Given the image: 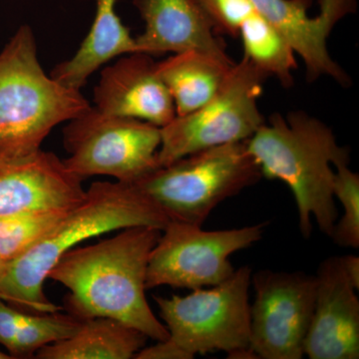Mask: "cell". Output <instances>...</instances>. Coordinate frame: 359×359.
Instances as JSON below:
<instances>
[{
	"mask_svg": "<svg viewBox=\"0 0 359 359\" xmlns=\"http://www.w3.org/2000/svg\"><path fill=\"white\" fill-rule=\"evenodd\" d=\"M313 318L304 339L311 359L359 358V301L340 257L321 262Z\"/></svg>",
	"mask_w": 359,
	"mask_h": 359,
	"instance_id": "4fadbf2b",
	"label": "cell"
},
{
	"mask_svg": "<svg viewBox=\"0 0 359 359\" xmlns=\"http://www.w3.org/2000/svg\"><path fill=\"white\" fill-rule=\"evenodd\" d=\"M82 182L54 153L0 150V217L39 210L67 211L83 199Z\"/></svg>",
	"mask_w": 359,
	"mask_h": 359,
	"instance_id": "8fae6325",
	"label": "cell"
},
{
	"mask_svg": "<svg viewBox=\"0 0 359 359\" xmlns=\"http://www.w3.org/2000/svg\"><path fill=\"white\" fill-rule=\"evenodd\" d=\"M218 35L238 37L243 23L257 11L252 0H193Z\"/></svg>",
	"mask_w": 359,
	"mask_h": 359,
	"instance_id": "603a6c76",
	"label": "cell"
},
{
	"mask_svg": "<svg viewBox=\"0 0 359 359\" xmlns=\"http://www.w3.org/2000/svg\"><path fill=\"white\" fill-rule=\"evenodd\" d=\"M7 266V263L0 257V276H1L2 273H4V269H6Z\"/></svg>",
	"mask_w": 359,
	"mask_h": 359,
	"instance_id": "4316f807",
	"label": "cell"
},
{
	"mask_svg": "<svg viewBox=\"0 0 359 359\" xmlns=\"http://www.w3.org/2000/svg\"><path fill=\"white\" fill-rule=\"evenodd\" d=\"M263 178L247 140L200 151L132 184L170 221L203 226L219 204Z\"/></svg>",
	"mask_w": 359,
	"mask_h": 359,
	"instance_id": "5b68a950",
	"label": "cell"
},
{
	"mask_svg": "<svg viewBox=\"0 0 359 359\" xmlns=\"http://www.w3.org/2000/svg\"><path fill=\"white\" fill-rule=\"evenodd\" d=\"M117 0H96L93 25L75 55L54 68L51 77L68 88L80 90L111 59L137 52L135 39L116 13Z\"/></svg>",
	"mask_w": 359,
	"mask_h": 359,
	"instance_id": "2e32d148",
	"label": "cell"
},
{
	"mask_svg": "<svg viewBox=\"0 0 359 359\" xmlns=\"http://www.w3.org/2000/svg\"><path fill=\"white\" fill-rule=\"evenodd\" d=\"M21 311L0 297V344L11 354Z\"/></svg>",
	"mask_w": 359,
	"mask_h": 359,
	"instance_id": "cb8c5ba5",
	"label": "cell"
},
{
	"mask_svg": "<svg viewBox=\"0 0 359 359\" xmlns=\"http://www.w3.org/2000/svg\"><path fill=\"white\" fill-rule=\"evenodd\" d=\"M244 58L269 77H276L285 88L294 85L297 65L294 50L285 36L264 16L255 11L240 28Z\"/></svg>",
	"mask_w": 359,
	"mask_h": 359,
	"instance_id": "d6986e66",
	"label": "cell"
},
{
	"mask_svg": "<svg viewBox=\"0 0 359 359\" xmlns=\"http://www.w3.org/2000/svg\"><path fill=\"white\" fill-rule=\"evenodd\" d=\"M13 356L9 353H4V351H0V359H11Z\"/></svg>",
	"mask_w": 359,
	"mask_h": 359,
	"instance_id": "83f0119b",
	"label": "cell"
},
{
	"mask_svg": "<svg viewBox=\"0 0 359 359\" xmlns=\"http://www.w3.org/2000/svg\"><path fill=\"white\" fill-rule=\"evenodd\" d=\"M252 275L241 266L224 282L186 297H154L170 339L194 358L250 347Z\"/></svg>",
	"mask_w": 359,
	"mask_h": 359,
	"instance_id": "8992f818",
	"label": "cell"
},
{
	"mask_svg": "<svg viewBox=\"0 0 359 359\" xmlns=\"http://www.w3.org/2000/svg\"><path fill=\"white\" fill-rule=\"evenodd\" d=\"M233 66V61L191 50L156 63V70L173 99L176 116H184L211 101Z\"/></svg>",
	"mask_w": 359,
	"mask_h": 359,
	"instance_id": "e0dca14e",
	"label": "cell"
},
{
	"mask_svg": "<svg viewBox=\"0 0 359 359\" xmlns=\"http://www.w3.org/2000/svg\"><path fill=\"white\" fill-rule=\"evenodd\" d=\"M91 107L40 65L32 27L22 25L0 52V150L32 153L53 128Z\"/></svg>",
	"mask_w": 359,
	"mask_h": 359,
	"instance_id": "277c9868",
	"label": "cell"
},
{
	"mask_svg": "<svg viewBox=\"0 0 359 359\" xmlns=\"http://www.w3.org/2000/svg\"><path fill=\"white\" fill-rule=\"evenodd\" d=\"M349 158L334 163V196L344 214L335 222L330 238L342 248L359 247V176L348 167Z\"/></svg>",
	"mask_w": 359,
	"mask_h": 359,
	"instance_id": "7402d4cb",
	"label": "cell"
},
{
	"mask_svg": "<svg viewBox=\"0 0 359 359\" xmlns=\"http://www.w3.org/2000/svg\"><path fill=\"white\" fill-rule=\"evenodd\" d=\"M63 144L69 155L63 160L66 168L81 180L110 176L133 184L159 168L160 127L92 106L68 121Z\"/></svg>",
	"mask_w": 359,
	"mask_h": 359,
	"instance_id": "52a82bcc",
	"label": "cell"
},
{
	"mask_svg": "<svg viewBox=\"0 0 359 359\" xmlns=\"http://www.w3.org/2000/svg\"><path fill=\"white\" fill-rule=\"evenodd\" d=\"M133 4L146 25L135 39L137 52L158 56L195 50L233 61L224 40L193 0H133Z\"/></svg>",
	"mask_w": 359,
	"mask_h": 359,
	"instance_id": "9a60e30c",
	"label": "cell"
},
{
	"mask_svg": "<svg viewBox=\"0 0 359 359\" xmlns=\"http://www.w3.org/2000/svg\"><path fill=\"white\" fill-rule=\"evenodd\" d=\"M264 226L205 231L202 226L170 221L149 257L146 289L168 285L195 290L224 282L236 271L231 255L259 242Z\"/></svg>",
	"mask_w": 359,
	"mask_h": 359,
	"instance_id": "9c48e42d",
	"label": "cell"
},
{
	"mask_svg": "<svg viewBox=\"0 0 359 359\" xmlns=\"http://www.w3.org/2000/svg\"><path fill=\"white\" fill-rule=\"evenodd\" d=\"M268 75L243 58L216 96L190 114L161 128L158 165L168 166L207 149L248 140L264 125L257 100Z\"/></svg>",
	"mask_w": 359,
	"mask_h": 359,
	"instance_id": "ba28073f",
	"label": "cell"
},
{
	"mask_svg": "<svg viewBox=\"0 0 359 359\" xmlns=\"http://www.w3.org/2000/svg\"><path fill=\"white\" fill-rule=\"evenodd\" d=\"M161 231L154 226H130L97 244L66 252L47 280L69 290L65 299L68 313L80 320L112 318L149 339H169L146 297L149 257Z\"/></svg>",
	"mask_w": 359,
	"mask_h": 359,
	"instance_id": "6da1fadb",
	"label": "cell"
},
{
	"mask_svg": "<svg viewBox=\"0 0 359 359\" xmlns=\"http://www.w3.org/2000/svg\"><path fill=\"white\" fill-rule=\"evenodd\" d=\"M69 210H39L0 217V257L9 264L23 256L40 242Z\"/></svg>",
	"mask_w": 359,
	"mask_h": 359,
	"instance_id": "ffe728a7",
	"label": "cell"
},
{
	"mask_svg": "<svg viewBox=\"0 0 359 359\" xmlns=\"http://www.w3.org/2000/svg\"><path fill=\"white\" fill-rule=\"evenodd\" d=\"M152 56L134 52L101 72L94 90L95 108L105 114L166 126L176 117L174 101Z\"/></svg>",
	"mask_w": 359,
	"mask_h": 359,
	"instance_id": "5bb4252c",
	"label": "cell"
},
{
	"mask_svg": "<svg viewBox=\"0 0 359 359\" xmlns=\"http://www.w3.org/2000/svg\"><path fill=\"white\" fill-rule=\"evenodd\" d=\"M148 337L139 330L108 318L82 320L68 339L42 347L39 359H131L141 351Z\"/></svg>",
	"mask_w": 359,
	"mask_h": 359,
	"instance_id": "ac0fdd59",
	"label": "cell"
},
{
	"mask_svg": "<svg viewBox=\"0 0 359 359\" xmlns=\"http://www.w3.org/2000/svg\"><path fill=\"white\" fill-rule=\"evenodd\" d=\"M248 150L263 177L283 182L294 195L302 235L309 238L316 219L321 233L330 238L339 218L334 196L337 160L349 158L325 123L302 111L269 117L247 140Z\"/></svg>",
	"mask_w": 359,
	"mask_h": 359,
	"instance_id": "3957f363",
	"label": "cell"
},
{
	"mask_svg": "<svg viewBox=\"0 0 359 359\" xmlns=\"http://www.w3.org/2000/svg\"><path fill=\"white\" fill-rule=\"evenodd\" d=\"M169 217L132 184L94 182L47 235L23 256L7 264L0 276V297L21 311L47 313L61 308L44 294L49 271L68 250L85 241L130 226L163 230Z\"/></svg>",
	"mask_w": 359,
	"mask_h": 359,
	"instance_id": "7a4b0ae2",
	"label": "cell"
},
{
	"mask_svg": "<svg viewBox=\"0 0 359 359\" xmlns=\"http://www.w3.org/2000/svg\"><path fill=\"white\" fill-rule=\"evenodd\" d=\"M250 347L263 359H301L313 318L316 276L263 269L252 275Z\"/></svg>",
	"mask_w": 359,
	"mask_h": 359,
	"instance_id": "30bf717a",
	"label": "cell"
},
{
	"mask_svg": "<svg viewBox=\"0 0 359 359\" xmlns=\"http://www.w3.org/2000/svg\"><path fill=\"white\" fill-rule=\"evenodd\" d=\"M257 13L275 26L299 54L309 82L332 78L348 87L351 78L328 53L327 39L334 26L347 14L355 13L356 0H318L320 13L309 18L311 0H252Z\"/></svg>",
	"mask_w": 359,
	"mask_h": 359,
	"instance_id": "7c38bea8",
	"label": "cell"
},
{
	"mask_svg": "<svg viewBox=\"0 0 359 359\" xmlns=\"http://www.w3.org/2000/svg\"><path fill=\"white\" fill-rule=\"evenodd\" d=\"M82 320L71 314L32 313L21 311L11 355L32 358L42 347L68 339L77 332Z\"/></svg>",
	"mask_w": 359,
	"mask_h": 359,
	"instance_id": "44dd1931",
	"label": "cell"
},
{
	"mask_svg": "<svg viewBox=\"0 0 359 359\" xmlns=\"http://www.w3.org/2000/svg\"><path fill=\"white\" fill-rule=\"evenodd\" d=\"M342 266L346 271L347 278H349L351 283L356 290L359 289V257L354 255H346V256L340 257Z\"/></svg>",
	"mask_w": 359,
	"mask_h": 359,
	"instance_id": "484cf974",
	"label": "cell"
},
{
	"mask_svg": "<svg viewBox=\"0 0 359 359\" xmlns=\"http://www.w3.org/2000/svg\"><path fill=\"white\" fill-rule=\"evenodd\" d=\"M136 359H192L193 355L179 346L174 340H159L152 346H144L137 353Z\"/></svg>",
	"mask_w": 359,
	"mask_h": 359,
	"instance_id": "d4e9b609",
	"label": "cell"
}]
</instances>
